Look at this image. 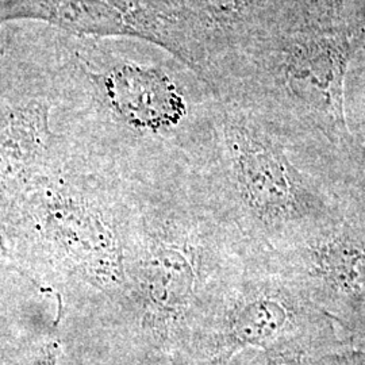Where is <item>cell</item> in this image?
Instances as JSON below:
<instances>
[{"mask_svg": "<svg viewBox=\"0 0 365 365\" xmlns=\"http://www.w3.org/2000/svg\"><path fill=\"white\" fill-rule=\"evenodd\" d=\"M217 98L200 191L253 256L283 252L345 218L352 207L337 178L297 163L286 128L242 101Z\"/></svg>", "mask_w": 365, "mask_h": 365, "instance_id": "6da1fadb", "label": "cell"}, {"mask_svg": "<svg viewBox=\"0 0 365 365\" xmlns=\"http://www.w3.org/2000/svg\"><path fill=\"white\" fill-rule=\"evenodd\" d=\"M250 257L202 191L179 205L130 206L119 306L146 342L170 349L194 337Z\"/></svg>", "mask_w": 365, "mask_h": 365, "instance_id": "7a4b0ae2", "label": "cell"}, {"mask_svg": "<svg viewBox=\"0 0 365 365\" xmlns=\"http://www.w3.org/2000/svg\"><path fill=\"white\" fill-rule=\"evenodd\" d=\"M16 196L14 235L49 283L119 304L130 206L71 156Z\"/></svg>", "mask_w": 365, "mask_h": 365, "instance_id": "3957f363", "label": "cell"}, {"mask_svg": "<svg viewBox=\"0 0 365 365\" xmlns=\"http://www.w3.org/2000/svg\"><path fill=\"white\" fill-rule=\"evenodd\" d=\"M108 39L60 36L54 76L58 95L81 101L129 140H170L191 117L182 76L188 68L178 60L170 64V54L161 61L137 58Z\"/></svg>", "mask_w": 365, "mask_h": 365, "instance_id": "277c9868", "label": "cell"}, {"mask_svg": "<svg viewBox=\"0 0 365 365\" xmlns=\"http://www.w3.org/2000/svg\"><path fill=\"white\" fill-rule=\"evenodd\" d=\"M364 30L330 25L271 39L225 95L259 108L286 128L317 131L344 153L353 146L344 80Z\"/></svg>", "mask_w": 365, "mask_h": 365, "instance_id": "5b68a950", "label": "cell"}, {"mask_svg": "<svg viewBox=\"0 0 365 365\" xmlns=\"http://www.w3.org/2000/svg\"><path fill=\"white\" fill-rule=\"evenodd\" d=\"M333 325L265 257L253 256L226 288L194 337L205 339L218 361L253 346L282 349L307 331Z\"/></svg>", "mask_w": 365, "mask_h": 365, "instance_id": "8992f818", "label": "cell"}, {"mask_svg": "<svg viewBox=\"0 0 365 365\" xmlns=\"http://www.w3.org/2000/svg\"><path fill=\"white\" fill-rule=\"evenodd\" d=\"M182 39L185 66L211 91L240 78L274 38L271 0H148Z\"/></svg>", "mask_w": 365, "mask_h": 365, "instance_id": "52a82bcc", "label": "cell"}, {"mask_svg": "<svg viewBox=\"0 0 365 365\" xmlns=\"http://www.w3.org/2000/svg\"><path fill=\"white\" fill-rule=\"evenodd\" d=\"M265 259L333 324L365 329V210Z\"/></svg>", "mask_w": 365, "mask_h": 365, "instance_id": "ba28073f", "label": "cell"}, {"mask_svg": "<svg viewBox=\"0 0 365 365\" xmlns=\"http://www.w3.org/2000/svg\"><path fill=\"white\" fill-rule=\"evenodd\" d=\"M34 19L69 36L140 39L185 66L182 41L148 0H0V24Z\"/></svg>", "mask_w": 365, "mask_h": 365, "instance_id": "9c48e42d", "label": "cell"}, {"mask_svg": "<svg viewBox=\"0 0 365 365\" xmlns=\"http://www.w3.org/2000/svg\"><path fill=\"white\" fill-rule=\"evenodd\" d=\"M51 111L46 98L0 106V194H19L71 156Z\"/></svg>", "mask_w": 365, "mask_h": 365, "instance_id": "30bf717a", "label": "cell"}, {"mask_svg": "<svg viewBox=\"0 0 365 365\" xmlns=\"http://www.w3.org/2000/svg\"><path fill=\"white\" fill-rule=\"evenodd\" d=\"M351 170L341 180V190L345 200L353 209L365 210V138L360 152L354 155Z\"/></svg>", "mask_w": 365, "mask_h": 365, "instance_id": "8fae6325", "label": "cell"}, {"mask_svg": "<svg viewBox=\"0 0 365 365\" xmlns=\"http://www.w3.org/2000/svg\"><path fill=\"white\" fill-rule=\"evenodd\" d=\"M58 354V341L46 339L27 349V352L24 353L16 361V365H57Z\"/></svg>", "mask_w": 365, "mask_h": 365, "instance_id": "7c38bea8", "label": "cell"}, {"mask_svg": "<svg viewBox=\"0 0 365 365\" xmlns=\"http://www.w3.org/2000/svg\"><path fill=\"white\" fill-rule=\"evenodd\" d=\"M267 365H314L310 364L303 356L274 349L268 353Z\"/></svg>", "mask_w": 365, "mask_h": 365, "instance_id": "4fadbf2b", "label": "cell"}, {"mask_svg": "<svg viewBox=\"0 0 365 365\" xmlns=\"http://www.w3.org/2000/svg\"><path fill=\"white\" fill-rule=\"evenodd\" d=\"M4 54V52H3V49H0V58H1V56Z\"/></svg>", "mask_w": 365, "mask_h": 365, "instance_id": "5bb4252c", "label": "cell"}]
</instances>
